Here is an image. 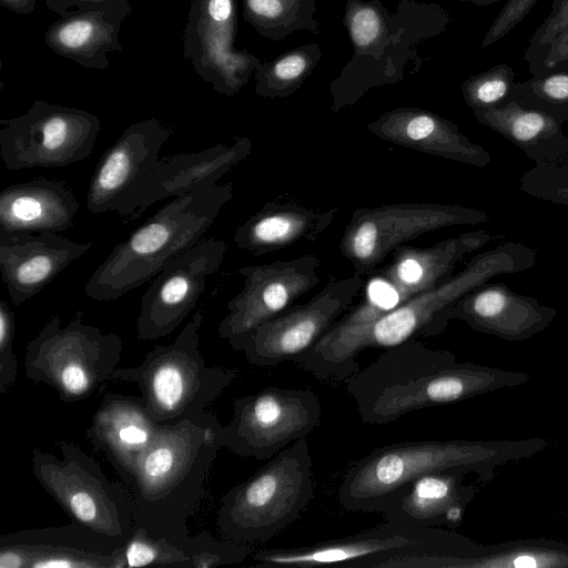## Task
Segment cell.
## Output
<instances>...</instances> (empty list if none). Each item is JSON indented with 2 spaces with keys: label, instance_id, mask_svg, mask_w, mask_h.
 <instances>
[{
  "label": "cell",
  "instance_id": "cell-39",
  "mask_svg": "<svg viewBox=\"0 0 568 568\" xmlns=\"http://www.w3.org/2000/svg\"><path fill=\"white\" fill-rule=\"evenodd\" d=\"M537 2L538 0H508L488 29L481 49L506 37L528 16Z\"/></svg>",
  "mask_w": 568,
  "mask_h": 568
},
{
  "label": "cell",
  "instance_id": "cell-1",
  "mask_svg": "<svg viewBox=\"0 0 568 568\" xmlns=\"http://www.w3.org/2000/svg\"><path fill=\"white\" fill-rule=\"evenodd\" d=\"M529 375L469 362L416 338L385 349L345 382L359 418L385 425L408 413L526 384Z\"/></svg>",
  "mask_w": 568,
  "mask_h": 568
},
{
  "label": "cell",
  "instance_id": "cell-14",
  "mask_svg": "<svg viewBox=\"0 0 568 568\" xmlns=\"http://www.w3.org/2000/svg\"><path fill=\"white\" fill-rule=\"evenodd\" d=\"M224 425V447L243 457L272 458L310 435L321 422V403L311 389L271 386L237 397Z\"/></svg>",
  "mask_w": 568,
  "mask_h": 568
},
{
  "label": "cell",
  "instance_id": "cell-6",
  "mask_svg": "<svg viewBox=\"0 0 568 568\" xmlns=\"http://www.w3.org/2000/svg\"><path fill=\"white\" fill-rule=\"evenodd\" d=\"M535 257L536 250L517 242L503 243L473 256L444 283L417 294L362 329L344 354L338 381L361 369L356 356L366 348L387 349L419 336L443 334L449 323L448 311L464 295L497 275L532 267Z\"/></svg>",
  "mask_w": 568,
  "mask_h": 568
},
{
  "label": "cell",
  "instance_id": "cell-41",
  "mask_svg": "<svg viewBox=\"0 0 568 568\" xmlns=\"http://www.w3.org/2000/svg\"><path fill=\"white\" fill-rule=\"evenodd\" d=\"M566 61H568V28L548 43L532 75L552 71Z\"/></svg>",
  "mask_w": 568,
  "mask_h": 568
},
{
  "label": "cell",
  "instance_id": "cell-19",
  "mask_svg": "<svg viewBox=\"0 0 568 568\" xmlns=\"http://www.w3.org/2000/svg\"><path fill=\"white\" fill-rule=\"evenodd\" d=\"M124 545L72 520L0 537V568H124Z\"/></svg>",
  "mask_w": 568,
  "mask_h": 568
},
{
  "label": "cell",
  "instance_id": "cell-25",
  "mask_svg": "<svg viewBox=\"0 0 568 568\" xmlns=\"http://www.w3.org/2000/svg\"><path fill=\"white\" fill-rule=\"evenodd\" d=\"M159 427L160 424L148 413L142 397L105 393L85 435L125 483Z\"/></svg>",
  "mask_w": 568,
  "mask_h": 568
},
{
  "label": "cell",
  "instance_id": "cell-46",
  "mask_svg": "<svg viewBox=\"0 0 568 568\" xmlns=\"http://www.w3.org/2000/svg\"><path fill=\"white\" fill-rule=\"evenodd\" d=\"M468 1H471L475 4H478V6H488V4H493L495 2H498L500 0H468Z\"/></svg>",
  "mask_w": 568,
  "mask_h": 568
},
{
  "label": "cell",
  "instance_id": "cell-26",
  "mask_svg": "<svg viewBox=\"0 0 568 568\" xmlns=\"http://www.w3.org/2000/svg\"><path fill=\"white\" fill-rule=\"evenodd\" d=\"M377 568H568V542L528 538L483 545L465 536L456 556H397Z\"/></svg>",
  "mask_w": 568,
  "mask_h": 568
},
{
  "label": "cell",
  "instance_id": "cell-30",
  "mask_svg": "<svg viewBox=\"0 0 568 568\" xmlns=\"http://www.w3.org/2000/svg\"><path fill=\"white\" fill-rule=\"evenodd\" d=\"M80 204L64 181L36 178L0 193V232H62L74 225Z\"/></svg>",
  "mask_w": 568,
  "mask_h": 568
},
{
  "label": "cell",
  "instance_id": "cell-11",
  "mask_svg": "<svg viewBox=\"0 0 568 568\" xmlns=\"http://www.w3.org/2000/svg\"><path fill=\"white\" fill-rule=\"evenodd\" d=\"M464 535L449 528L420 527L386 520L355 535L312 546L272 548L253 556L257 567H316L341 565L376 568L387 558L408 555L454 556Z\"/></svg>",
  "mask_w": 568,
  "mask_h": 568
},
{
  "label": "cell",
  "instance_id": "cell-21",
  "mask_svg": "<svg viewBox=\"0 0 568 568\" xmlns=\"http://www.w3.org/2000/svg\"><path fill=\"white\" fill-rule=\"evenodd\" d=\"M92 245L49 231L0 232V273L12 304L36 296Z\"/></svg>",
  "mask_w": 568,
  "mask_h": 568
},
{
  "label": "cell",
  "instance_id": "cell-43",
  "mask_svg": "<svg viewBox=\"0 0 568 568\" xmlns=\"http://www.w3.org/2000/svg\"><path fill=\"white\" fill-rule=\"evenodd\" d=\"M306 60L301 54H290L281 59L273 68L274 77L282 82H290L301 77L306 68Z\"/></svg>",
  "mask_w": 568,
  "mask_h": 568
},
{
  "label": "cell",
  "instance_id": "cell-7",
  "mask_svg": "<svg viewBox=\"0 0 568 568\" xmlns=\"http://www.w3.org/2000/svg\"><path fill=\"white\" fill-rule=\"evenodd\" d=\"M203 310L175 339L156 345L133 367H118L110 381L135 384L150 416L160 425L197 417L236 377L234 369L209 366L200 352Z\"/></svg>",
  "mask_w": 568,
  "mask_h": 568
},
{
  "label": "cell",
  "instance_id": "cell-20",
  "mask_svg": "<svg viewBox=\"0 0 568 568\" xmlns=\"http://www.w3.org/2000/svg\"><path fill=\"white\" fill-rule=\"evenodd\" d=\"M234 0H192L183 29L184 59L203 81L231 97L246 81L252 58L233 48Z\"/></svg>",
  "mask_w": 568,
  "mask_h": 568
},
{
  "label": "cell",
  "instance_id": "cell-44",
  "mask_svg": "<svg viewBox=\"0 0 568 568\" xmlns=\"http://www.w3.org/2000/svg\"><path fill=\"white\" fill-rule=\"evenodd\" d=\"M110 0H45V6L60 17L90 10Z\"/></svg>",
  "mask_w": 568,
  "mask_h": 568
},
{
  "label": "cell",
  "instance_id": "cell-27",
  "mask_svg": "<svg viewBox=\"0 0 568 568\" xmlns=\"http://www.w3.org/2000/svg\"><path fill=\"white\" fill-rule=\"evenodd\" d=\"M133 9L128 0H110L90 10L60 17L44 33L47 47L60 57L93 70L109 67L108 54L123 51V21Z\"/></svg>",
  "mask_w": 568,
  "mask_h": 568
},
{
  "label": "cell",
  "instance_id": "cell-16",
  "mask_svg": "<svg viewBox=\"0 0 568 568\" xmlns=\"http://www.w3.org/2000/svg\"><path fill=\"white\" fill-rule=\"evenodd\" d=\"M321 265L318 255L306 254L241 267L243 288L226 304L227 314L217 327L220 337L233 348L258 325L291 307L320 283Z\"/></svg>",
  "mask_w": 568,
  "mask_h": 568
},
{
  "label": "cell",
  "instance_id": "cell-31",
  "mask_svg": "<svg viewBox=\"0 0 568 568\" xmlns=\"http://www.w3.org/2000/svg\"><path fill=\"white\" fill-rule=\"evenodd\" d=\"M483 125L518 146L535 163L568 154V136L549 114L515 100L490 110L473 111Z\"/></svg>",
  "mask_w": 568,
  "mask_h": 568
},
{
  "label": "cell",
  "instance_id": "cell-32",
  "mask_svg": "<svg viewBox=\"0 0 568 568\" xmlns=\"http://www.w3.org/2000/svg\"><path fill=\"white\" fill-rule=\"evenodd\" d=\"M513 100L525 108L542 111L564 124L568 121V69L516 82Z\"/></svg>",
  "mask_w": 568,
  "mask_h": 568
},
{
  "label": "cell",
  "instance_id": "cell-5",
  "mask_svg": "<svg viewBox=\"0 0 568 568\" xmlns=\"http://www.w3.org/2000/svg\"><path fill=\"white\" fill-rule=\"evenodd\" d=\"M232 197V182L173 197L115 245L87 281L85 294L95 301H115L152 281L172 260L202 241Z\"/></svg>",
  "mask_w": 568,
  "mask_h": 568
},
{
  "label": "cell",
  "instance_id": "cell-45",
  "mask_svg": "<svg viewBox=\"0 0 568 568\" xmlns=\"http://www.w3.org/2000/svg\"><path fill=\"white\" fill-rule=\"evenodd\" d=\"M0 4L19 14H30L37 10V0H0Z\"/></svg>",
  "mask_w": 568,
  "mask_h": 568
},
{
  "label": "cell",
  "instance_id": "cell-40",
  "mask_svg": "<svg viewBox=\"0 0 568 568\" xmlns=\"http://www.w3.org/2000/svg\"><path fill=\"white\" fill-rule=\"evenodd\" d=\"M349 28L354 42L359 47H366L379 34V17L372 8H362L352 16Z\"/></svg>",
  "mask_w": 568,
  "mask_h": 568
},
{
  "label": "cell",
  "instance_id": "cell-22",
  "mask_svg": "<svg viewBox=\"0 0 568 568\" xmlns=\"http://www.w3.org/2000/svg\"><path fill=\"white\" fill-rule=\"evenodd\" d=\"M251 151L252 141L240 136L230 144L220 143L194 153L160 158L133 195L128 217H138L158 201L216 184L226 172L245 160Z\"/></svg>",
  "mask_w": 568,
  "mask_h": 568
},
{
  "label": "cell",
  "instance_id": "cell-29",
  "mask_svg": "<svg viewBox=\"0 0 568 568\" xmlns=\"http://www.w3.org/2000/svg\"><path fill=\"white\" fill-rule=\"evenodd\" d=\"M368 130L393 144L483 168L490 163L489 152L473 143L458 126L437 114L416 109H399L383 114Z\"/></svg>",
  "mask_w": 568,
  "mask_h": 568
},
{
  "label": "cell",
  "instance_id": "cell-36",
  "mask_svg": "<svg viewBox=\"0 0 568 568\" xmlns=\"http://www.w3.org/2000/svg\"><path fill=\"white\" fill-rule=\"evenodd\" d=\"M193 537L194 542L191 549L193 568L240 564L248 556V550L244 545L219 540L210 532H200Z\"/></svg>",
  "mask_w": 568,
  "mask_h": 568
},
{
  "label": "cell",
  "instance_id": "cell-3",
  "mask_svg": "<svg viewBox=\"0 0 568 568\" xmlns=\"http://www.w3.org/2000/svg\"><path fill=\"white\" fill-rule=\"evenodd\" d=\"M550 446L544 437L504 440H413L385 445L353 463L338 487L347 510L382 513L408 483L448 469L489 481L499 466L537 455Z\"/></svg>",
  "mask_w": 568,
  "mask_h": 568
},
{
  "label": "cell",
  "instance_id": "cell-18",
  "mask_svg": "<svg viewBox=\"0 0 568 568\" xmlns=\"http://www.w3.org/2000/svg\"><path fill=\"white\" fill-rule=\"evenodd\" d=\"M172 131L156 119L129 125L108 148L91 176L87 209L92 214L116 212L129 216L131 200L156 161Z\"/></svg>",
  "mask_w": 568,
  "mask_h": 568
},
{
  "label": "cell",
  "instance_id": "cell-15",
  "mask_svg": "<svg viewBox=\"0 0 568 568\" xmlns=\"http://www.w3.org/2000/svg\"><path fill=\"white\" fill-rule=\"evenodd\" d=\"M364 282L354 272L344 278H331L311 300L292 305L276 317L258 325L233 349L258 367L295 361L313 347L353 305Z\"/></svg>",
  "mask_w": 568,
  "mask_h": 568
},
{
  "label": "cell",
  "instance_id": "cell-33",
  "mask_svg": "<svg viewBox=\"0 0 568 568\" xmlns=\"http://www.w3.org/2000/svg\"><path fill=\"white\" fill-rule=\"evenodd\" d=\"M125 567L172 566L193 567V561L183 547L148 529L135 526L131 537L124 544Z\"/></svg>",
  "mask_w": 568,
  "mask_h": 568
},
{
  "label": "cell",
  "instance_id": "cell-4",
  "mask_svg": "<svg viewBox=\"0 0 568 568\" xmlns=\"http://www.w3.org/2000/svg\"><path fill=\"white\" fill-rule=\"evenodd\" d=\"M499 237L479 230L426 247L398 246L387 264L369 273L358 304L294 362L320 381H338L344 354L362 329L409 298L447 281L467 254Z\"/></svg>",
  "mask_w": 568,
  "mask_h": 568
},
{
  "label": "cell",
  "instance_id": "cell-9",
  "mask_svg": "<svg viewBox=\"0 0 568 568\" xmlns=\"http://www.w3.org/2000/svg\"><path fill=\"white\" fill-rule=\"evenodd\" d=\"M122 348L120 336L83 323L81 311L65 326L52 315L26 346L24 374L63 402L83 400L110 381Z\"/></svg>",
  "mask_w": 568,
  "mask_h": 568
},
{
  "label": "cell",
  "instance_id": "cell-10",
  "mask_svg": "<svg viewBox=\"0 0 568 568\" xmlns=\"http://www.w3.org/2000/svg\"><path fill=\"white\" fill-rule=\"evenodd\" d=\"M62 457L34 448L32 473L41 487L75 523L121 545L135 524L129 490L103 473L78 445L58 444Z\"/></svg>",
  "mask_w": 568,
  "mask_h": 568
},
{
  "label": "cell",
  "instance_id": "cell-17",
  "mask_svg": "<svg viewBox=\"0 0 568 568\" xmlns=\"http://www.w3.org/2000/svg\"><path fill=\"white\" fill-rule=\"evenodd\" d=\"M225 252L224 241L209 237L165 265L141 298L138 338L154 341L178 328L195 310L207 278L220 270Z\"/></svg>",
  "mask_w": 568,
  "mask_h": 568
},
{
  "label": "cell",
  "instance_id": "cell-2",
  "mask_svg": "<svg viewBox=\"0 0 568 568\" xmlns=\"http://www.w3.org/2000/svg\"><path fill=\"white\" fill-rule=\"evenodd\" d=\"M224 447V425L210 412L160 425L124 483L135 526L191 552L187 519L205 490L209 470ZM191 556V555H190Z\"/></svg>",
  "mask_w": 568,
  "mask_h": 568
},
{
  "label": "cell",
  "instance_id": "cell-13",
  "mask_svg": "<svg viewBox=\"0 0 568 568\" xmlns=\"http://www.w3.org/2000/svg\"><path fill=\"white\" fill-rule=\"evenodd\" d=\"M487 221L485 212L459 204L414 202L358 207L352 213L338 247L354 272L364 275L408 241L440 229Z\"/></svg>",
  "mask_w": 568,
  "mask_h": 568
},
{
  "label": "cell",
  "instance_id": "cell-42",
  "mask_svg": "<svg viewBox=\"0 0 568 568\" xmlns=\"http://www.w3.org/2000/svg\"><path fill=\"white\" fill-rule=\"evenodd\" d=\"M245 13L252 21L272 20L283 12L282 0H244Z\"/></svg>",
  "mask_w": 568,
  "mask_h": 568
},
{
  "label": "cell",
  "instance_id": "cell-35",
  "mask_svg": "<svg viewBox=\"0 0 568 568\" xmlns=\"http://www.w3.org/2000/svg\"><path fill=\"white\" fill-rule=\"evenodd\" d=\"M519 187L537 199L568 205V154L537 162L520 176Z\"/></svg>",
  "mask_w": 568,
  "mask_h": 568
},
{
  "label": "cell",
  "instance_id": "cell-8",
  "mask_svg": "<svg viewBox=\"0 0 568 568\" xmlns=\"http://www.w3.org/2000/svg\"><path fill=\"white\" fill-rule=\"evenodd\" d=\"M313 496V459L303 437L223 495L219 531L240 545L266 542L300 518Z\"/></svg>",
  "mask_w": 568,
  "mask_h": 568
},
{
  "label": "cell",
  "instance_id": "cell-23",
  "mask_svg": "<svg viewBox=\"0 0 568 568\" xmlns=\"http://www.w3.org/2000/svg\"><path fill=\"white\" fill-rule=\"evenodd\" d=\"M556 308L518 294L503 283H484L464 295L448 311V318L508 342L528 339L556 317Z\"/></svg>",
  "mask_w": 568,
  "mask_h": 568
},
{
  "label": "cell",
  "instance_id": "cell-28",
  "mask_svg": "<svg viewBox=\"0 0 568 568\" xmlns=\"http://www.w3.org/2000/svg\"><path fill=\"white\" fill-rule=\"evenodd\" d=\"M467 475L448 469L419 476L403 487L381 514L386 520L455 529L477 491L476 486L465 483Z\"/></svg>",
  "mask_w": 568,
  "mask_h": 568
},
{
  "label": "cell",
  "instance_id": "cell-24",
  "mask_svg": "<svg viewBox=\"0 0 568 568\" xmlns=\"http://www.w3.org/2000/svg\"><path fill=\"white\" fill-rule=\"evenodd\" d=\"M338 207L307 205L288 193L270 199L237 226L235 245L261 256L317 241L336 217Z\"/></svg>",
  "mask_w": 568,
  "mask_h": 568
},
{
  "label": "cell",
  "instance_id": "cell-47",
  "mask_svg": "<svg viewBox=\"0 0 568 568\" xmlns=\"http://www.w3.org/2000/svg\"><path fill=\"white\" fill-rule=\"evenodd\" d=\"M568 69V61L559 64L555 70Z\"/></svg>",
  "mask_w": 568,
  "mask_h": 568
},
{
  "label": "cell",
  "instance_id": "cell-12",
  "mask_svg": "<svg viewBox=\"0 0 568 568\" xmlns=\"http://www.w3.org/2000/svg\"><path fill=\"white\" fill-rule=\"evenodd\" d=\"M100 129L85 110L38 100L0 120V155L7 171L67 166L91 155Z\"/></svg>",
  "mask_w": 568,
  "mask_h": 568
},
{
  "label": "cell",
  "instance_id": "cell-38",
  "mask_svg": "<svg viewBox=\"0 0 568 568\" xmlns=\"http://www.w3.org/2000/svg\"><path fill=\"white\" fill-rule=\"evenodd\" d=\"M14 313L0 301V394L10 392L18 376V361L13 353Z\"/></svg>",
  "mask_w": 568,
  "mask_h": 568
},
{
  "label": "cell",
  "instance_id": "cell-37",
  "mask_svg": "<svg viewBox=\"0 0 568 568\" xmlns=\"http://www.w3.org/2000/svg\"><path fill=\"white\" fill-rule=\"evenodd\" d=\"M568 28V0H554L545 20L531 34L525 60L529 63V72L534 74L539 59L548 43Z\"/></svg>",
  "mask_w": 568,
  "mask_h": 568
},
{
  "label": "cell",
  "instance_id": "cell-34",
  "mask_svg": "<svg viewBox=\"0 0 568 568\" xmlns=\"http://www.w3.org/2000/svg\"><path fill=\"white\" fill-rule=\"evenodd\" d=\"M516 82V71L506 63H499L467 79L462 91L473 111L490 110L513 100Z\"/></svg>",
  "mask_w": 568,
  "mask_h": 568
}]
</instances>
